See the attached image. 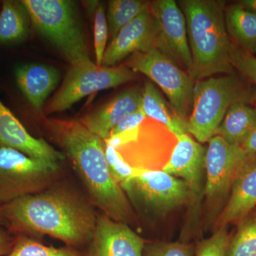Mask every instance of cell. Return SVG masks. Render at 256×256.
I'll list each match as a JSON object with an SVG mask.
<instances>
[{
	"label": "cell",
	"instance_id": "17",
	"mask_svg": "<svg viewBox=\"0 0 256 256\" xmlns=\"http://www.w3.org/2000/svg\"><path fill=\"white\" fill-rule=\"evenodd\" d=\"M256 208V156H247L232 185L230 197L220 212L217 224L242 222Z\"/></svg>",
	"mask_w": 256,
	"mask_h": 256
},
{
	"label": "cell",
	"instance_id": "36",
	"mask_svg": "<svg viewBox=\"0 0 256 256\" xmlns=\"http://www.w3.org/2000/svg\"><path fill=\"white\" fill-rule=\"evenodd\" d=\"M250 105L254 106L256 109V89L252 90V99H250Z\"/></svg>",
	"mask_w": 256,
	"mask_h": 256
},
{
	"label": "cell",
	"instance_id": "21",
	"mask_svg": "<svg viewBox=\"0 0 256 256\" xmlns=\"http://www.w3.org/2000/svg\"><path fill=\"white\" fill-rule=\"evenodd\" d=\"M225 22L230 40L248 53L256 54V14L239 4L226 6Z\"/></svg>",
	"mask_w": 256,
	"mask_h": 256
},
{
	"label": "cell",
	"instance_id": "9",
	"mask_svg": "<svg viewBox=\"0 0 256 256\" xmlns=\"http://www.w3.org/2000/svg\"><path fill=\"white\" fill-rule=\"evenodd\" d=\"M132 130L129 141L114 148L122 159L134 170L162 171L178 142V136L149 118Z\"/></svg>",
	"mask_w": 256,
	"mask_h": 256
},
{
	"label": "cell",
	"instance_id": "30",
	"mask_svg": "<svg viewBox=\"0 0 256 256\" xmlns=\"http://www.w3.org/2000/svg\"><path fill=\"white\" fill-rule=\"evenodd\" d=\"M105 153L106 160L112 178L120 186H122L132 178L134 170L122 159L114 146L106 143Z\"/></svg>",
	"mask_w": 256,
	"mask_h": 256
},
{
	"label": "cell",
	"instance_id": "28",
	"mask_svg": "<svg viewBox=\"0 0 256 256\" xmlns=\"http://www.w3.org/2000/svg\"><path fill=\"white\" fill-rule=\"evenodd\" d=\"M230 60L234 70H238L248 82L256 86V57L232 42Z\"/></svg>",
	"mask_w": 256,
	"mask_h": 256
},
{
	"label": "cell",
	"instance_id": "24",
	"mask_svg": "<svg viewBox=\"0 0 256 256\" xmlns=\"http://www.w3.org/2000/svg\"><path fill=\"white\" fill-rule=\"evenodd\" d=\"M150 2L142 0H110L108 3V25L111 40L121 28L144 12L150 10Z\"/></svg>",
	"mask_w": 256,
	"mask_h": 256
},
{
	"label": "cell",
	"instance_id": "23",
	"mask_svg": "<svg viewBox=\"0 0 256 256\" xmlns=\"http://www.w3.org/2000/svg\"><path fill=\"white\" fill-rule=\"evenodd\" d=\"M31 18L22 1H4L0 12V44H16L30 34Z\"/></svg>",
	"mask_w": 256,
	"mask_h": 256
},
{
	"label": "cell",
	"instance_id": "26",
	"mask_svg": "<svg viewBox=\"0 0 256 256\" xmlns=\"http://www.w3.org/2000/svg\"><path fill=\"white\" fill-rule=\"evenodd\" d=\"M242 222L230 240L226 256H256V215Z\"/></svg>",
	"mask_w": 256,
	"mask_h": 256
},
{
	"label": "cell",
	"instance_id": "7",
	"mask_svg": "<svg viewBox=\"0 0 256 256\" xmlns=\"http://www.w3.org/2000/svg\"><path fill=\"white\" fill-rule=\"evenodd\" d=\"M136 73H142L156 82L182 118L188 120L193 105L195 82L188 72L156 48L138 52L126 63Z\"/></svg>",
	"mask_w": 256,
	"mask_h": 256
},
{
	"label": "cell",
	"instance_id": "19",
	"mask_svg": "<svg viewBox=\"0 0 256 256\" xmlns=\"http://www.w3.org/2000/svg\"><path fill=\"white\" fill-rule=\"evenodd\" d=\"M16 84L34 108L42 110L50 92L60 80L58 70L52 66L28 64L15 69Z\"/></svg>",
	"mask_w": 256,
	"mask_h": 256
},
{
	"label": "cell",
	"instance_id": "2",
	"mask_svg": "<svg viewBox=\"0 0 256 256\" xmlns=\"http://www.w3.org/2000/svg\"><path fill=\"white\" fill-rule=\"evenodd\" d=\"M53 132L78 174L90 204L104 214L124 223L130 206L124 190L111 174L106 158V142L80 120L55 121Z\"/></svg>",
	"mask_w": 256,
	"mask_h": 256
},
{
	"label": "cell",
	"instance_id": "3",
	"mask_svg": "<svg viewBox=\"0 0 256 256\" xmlns=\"http://www.w3.org/2000/svg\"><path fill=\"white\" fill-rule=\"evenodd\" d=\"M186 20L192 64L188 74L195 82L220 74H234L232 40L225 22L226 2L220 0H181Z\"/></svg>",
	"mask_w": 256,
	"mask_h": 256
},
{
	"label": "cell",
	"instance_id": "37",
	"mask_svg": "<svg viewBox=\"0 0 256 256\" xmlns=\"http://www.w3.org/2000/svg\"><path fill=\"white\" fill-rule=\"evenodd\" d=\"M2 222V204H0V223Z\"/></svg>",
	"mask_w": 256,
	"mask_h": 256
},
{
	"label": "cell",
	"instance_id": "11",
	"mask_svg": "<svg viewBox=\"0 0 256 256\" xmlns=\"http://www.w3.org/2000/svg\"><path fill=\"white\" fill-rule=\"evenodd\" d=\"M152 14L159 28L156 48L185 72L192 68L186 20L174 0L150 2Z\"/></svg>",
	"mask_w": 256,
	"mask_h": 256
},
{
	"label": "cell",
	"instance_id": "35",
	"mask_svg": "<svg viewBox=\"0 0 256 256\" xmlns=\"http://www.w3.org/2000/svg\"><path fill=\"white\" fill-rule=\"evenodd\" d=\"M238 3L244 9L256 14V0H242Z\"/></svg>",
	"mask_w": 256,
	"mask_h": 256
},
{
	"label": "cell",
	"instance_id": "20",
	"mask_svg": "<svg viewBox=\"0 0 256 256\" xmlns=\"http://www.w3.org/2000/svg\"><path fill=\"white\" fill-rule=\"evenodd\" d=\"M142 94V106L146 118L164 124L176 136L188 133V120L176 114L152 82H146Z\"/></svg>",
	"mask_w": 256,
	"mask_h": 256
},
{
	"label": "cell",
	"instance_id": "1",
	"mask_svg": "<svg viewBox=\"0 0 256 256\" xmlns=\"http://www.w3.org/2000/svg\"><path fill=\"white\" fill-rule=\"evenodd\" d=\"M96 220L92 204L66 188L50 186L2 204V222L10 230L50 236L76 249L88 245Z\"/></svg>",
	"mask_w": 256,
	"mask_h": 256
},
{
	"label": "cell",
	"instance_id": "33",
	"mask_svg": "<svg viewBox=\"0 0 256 256\" xmlns=\"http://www.w3.org/2000/svg\"><path fill=\"white\" fill-rule=\"evenodd\" d=\"M240 148L247 156H256V122Z\"/></svg>",
	"mask_w": 256,
	"mask_h": 256
},
{
	"label": "cell",
	"instance_id": "5",
	"mask_svg": "<svg viewBox=\"0 0 256 256\" xmlns=\"http://www.w3.org/2000/svg\"><path fill=\"white\" fill-rule=\"evenodd\" d=\"M37 31L72 66L92 62L79 23L75 4L68 0H23Z\"/></svg>",
	"mask_w": 256,
	"mask_h": 256
},
{
	"label": "cell",
	"instance_id": "32",
	"mask_svg": "<svg viewBox=\"0 0 256 256\" xmlns=\"http://www.w3.org/2000/svg\"><path fill=\"white\" fill-rule=\"evenodd\" d=\"M146 118V116L143 110L142 106H141L137 110L134 111L132 114H129L128 117L122 120L116 127H114V129L111 130L108 138L138 128Z\"/></svg>",
	"mask_w": 256,
	"mask_h": 256
},
{
	"label": "cell",
	"instance_id": "31",
	"mask_svg": "<svg viewBox=\"0 0 256 256\" xmlns=\"http://www.w3.org/2000/svg\"><path fill=\"white\" fill-rule=\"evenodd\" d=\"M194 246L185 242H156L144 246L143 256H192Z\"/></svg>",
	"mask_w": 256,
	"mask_h": 256
},
{
	"label": "cell",
	"instance_id": "16",
	"mask_svg": "<svg viewBox=\"0 0 256 256\" xmlns=\"http://www.w3.org/2000/svg\"><path fill=\"white\" fill-rule=\"evenodd\" d=\"M12 148L28 156L60 164L63 153L42 138L32 136L12 111L0 100V148Z\"/></svg>",
	"mask_w": 256,
	"mask_h": 256
},
{
	"label": "cell",
	"instance_id": "12",
	"mask_svg": "<svg viewBox=\"0 0 256 256\" xmlns=\"http://www.w3.org/2000/svg\"><path fill=\"white\" fill-rule=\"evenodd\" d=\"M247 158L239 146L226 142L220 136L208 141L205 156L206 183L204 193L210 202L222 200L232 185Z\"/></svg>",
	"mask_w": 256,
	"mask_h": 256
},
{
	"label": "cell",
	"instance_id": "15",
	"mask_svg": "<svg viewBox=\"0 0 256 256\" xmlns=\"http://www.w3.org/2000/svg\"><path fill=\"white\" fill-rule=\"evenodd\" d=\"M178 142L163 172L180 176L188 184L190 200L196 201L201 194L202 174L206 149L188 133L178 136Z\"/></svg>",
	"mask_w": 256,
	"mask_h": 256
},
{
	"label": "cell",
	"instance_id": "27",
	"mask_svg": "<svg viewBox=\"0 0 256 256\" xmlns=\"http://www.w3.org/2000/svg\"><path fill=\"white\" fill-rule=\"evenodd\" d=\"M108 25L106 14L105 4L99 2L95 12L94 20V47L96 64L101 66L102 58L107 48V41L108 38Z\"/></svg>",
	"mask_w": 256,
	"mask_h": 256
},
{
	"label": "cell",
	"instance_id": "10",
	"mask_svg": "<svg viewBox=\"0 0 256 256\" xmlns=\"http://www.w3.org/2000/svg\"><path fill=\"white\" fill-rule=\"evenodd\" d=\"M121 188L140 205L160 214L190 200L188 184L163 171L134 170L132 178Z\"/></svg>",
	"mask_w": 256,
	"mask_h": 256
},
{
	"label": "cell",
	"instance_id": "13",
	"mask_svg": "<svg viewBox=\"0 0 256 256\" xmlns=\"http://www.w3.org/2000/svg\"><path fill=\"white\" fill-rule=\"evenodd\" d=\"M158 33V22L148 10L121 28L111 40L101 66H116L128 56L156 48Z\"/></svg>",
	"mask_w": 256,
	"mask_h": 256
},
{
	"label": "cell",
	"instance_id": "34",
	"mask_svg": "<svg viewBox=\"0 0 256 256\" xmlns=\"http://www.w3.org/2000/svg\"><path fill=\"white\" fill-rule=\"evenodd\" d=\"M14 240L9 232L0 228V256H5L9 254L14 245Z\"/></svg>",
	"mask_w": 256,
	"mask_h": 256
},
{
	"label": "cell",
	"instance_id": "18",
	"mask_svg": "<svg viewBox=\"0 0 256 256\" xmlns=\"http://www.w3.org/2000/svg\"><path fill=\"white\" fill-rule=\"evenodd\" d=\"M142 102V90L132 88L120 92L100 108L84 116L80 122L104 141L111 130L129 114L138 110Z\"/></svg>",
	"mask_w": 256,
	"mask_h": 256
},
{
	"label": "cell",
	"instance_id": "14",
	"mask_svg": "<svg viewBox=\"0 0 256 256\" xmlns=\"http://www.w3.org/2000/svg\"><path fill=\"white\" fill-rule=\"evenodd\" d=\"M146 242L122 222L97 216L95 230L84 256H143Z\"/></svg>",
	"mask_w": 256,
	"mask_h": 256
},
{
	"label": "cell",
	"instance_id": "8",
	"mask_svg": "<svg viewBox=\"0 0 256 256\" xmlns=\"http://www.w3.org/2000/svg\"><path fill=\"white\" fill-rule=\"evenodd\" d=\"M137 78L138 73L126 66L107 67L92 62L72 66L46 112H63L90 94L114 88Z\"/></svg>",
	"mask_w": 256,
	"mask_h": 256
},
{
	"label": "cell",
	"instance_id": "6",
	"mask_svg": "<svg viewBox=\"0 0 256 256\" xmlns=\"http://www.w3.org/2000/svg\"><path fill=\"white\" fill-rule=\"evenodd\" d=\"M60 164L26 156L12 148H0V204L50 188L60 172Z\"/></svg>",
	"mask_w": 256,
	"mask_h": 256
},
{
	"label": "cell",
	"instance_id": "22",
	"mask_svg": "<svg viewBox=\"0 0 256 256\" xmlns=\"http://www.w3.org/2000/svg\"><path fill=\"white\" fill-rule=\"evenodd\" d=\"M256 122L255 108L248 102H236L229 108L216 136L229 144L240 146Z\"/></svg>",
	"mask_w": 256,
	"mask_h": 256
},
{
	"label": "cell",
	"instance_id": "29",
	"mask_svg": "<svg viewBox=\"0 0 256 256\" xmlns=\"http://www.w3.org/2000/svg\"><path fill=\"white\" fill-rule=\"evenodd\" d=\"M230 240L226 229L222 227L212 237L198 246L196 256H226Z\"/></svg>",
	"mask_w": 256,
	"mask_h": 256
},
{
	"label": "cell",
	"instance_id": "4",
	"mask_svg": "<svg viewBox=\"0 0 256 256\" xmlns=\"http://www.w3.org/2000/svg\"><path fill=\"white\" fill-rule=\"evenodd\" d=\"M254 89L236 74L212 76L195 82L188 132L200 142H208L229 108L236 102L250 104Z\"/></svg>",
	"mask_w": 256,
	"mask_h": 256
},
{
	"label": "cell",
	"instance_id": "25",
	"mask_svg": "<svg viewBox=\"0 0 256 256\" xmlns=\"http://www.w3.org/2000/svg\"><path fill=\"white\" fill-rule=\"evenodd\" d=\"M5 256H84V254L74 248L47 246L41 242L20 234L14 245Z\"/></svg>",
	"mask_w": 256,
	"mask_h": 256
}]
</instances>
